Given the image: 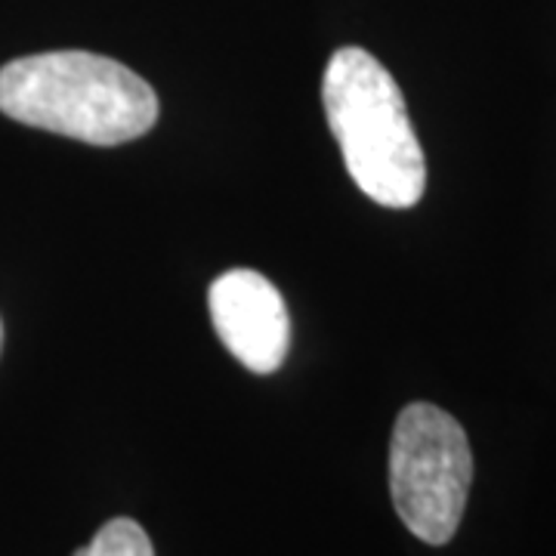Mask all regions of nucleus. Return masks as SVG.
Returning <instances> with one entry per match:
<instances>
[{"label":"nucleus","instance_id":"1","mask_svg":"<svg viewBox=\"0 0 556 556\" xmlns=\"http://www.w3.org/2000/svg\"><path fill=\"white\" fill-rule=\"evenodd\" d=\"M0 112L90 146H121L155 127L159 97L149 80L109 56L50 50L0 68Z\"/></svg>","mask_w":556,"mask_h":556},{"label":"nucleus","instance_id":"2","mask_svg":"<svg viewBox=\"0 0 556 556\" xmlns=\"http://www.w3.org/2000/svg\"><path fill=\"white\" fill-rule=\"evenodd\" d=\"M321 102L358 189L383 207H415L427 161L387 65L362 47H340L325 68Z\"/></svg>","mask_w":556,"mask_h":556},{"label":"nucleus","instance_id":"3","mask_svg":"<svg viewBox=\"0 0 556 556\" xmlns=\"http://www.w3.org/2000/svg\"><path fill=\"white\" fill-rule=\"evenodd\" d=\"M473 482L464 427L430 402L402 408L390 442V495L405 529L427 544L455 538Z\"/></svg>","mask_w":556,"mask_h":556},{"label":"nucleus","instance_id":"4","mask_svg":"<svg viewBox=\"0 0 556 556\" xmlns=\"http://www.w3.org/2000/svg\"><path fill=\"white\" fill-rule=\"evenodd\" d=\"M211 321L223 346L254 375L281 368L291 321L278 288L254 269H229L207 291Z\"/></svg>","mask_w":556,"mask_h":556},{"label":"nucleus","instance_id":"5","mask_svg":"<svg viewBox=\"0 0 556 556\" xmlns=\"http://www.w3.org/2000/svg\"><path fill=\"white\" fill-rule=\"evenodd\" d=\"M75 556H155L152 541L137 519H109L87 547Z\"/></svg>","mask_w":556,"mask_h":556},{"label":"nucleus","instance_id":"6","mask_svg":"<svg viewBox=\"0 0 556 556\" xmlns=\"http://www.w3.org/2000/svg\"><path fill=\"white\" fill-rule=\"evenodd\" d=\"M0 346H3V325H0Z\"/></svg>","mask_w":556,"mask_h":556}]
</instances>
